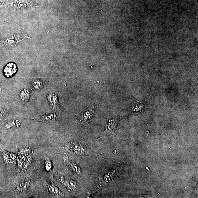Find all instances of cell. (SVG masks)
Segmentation results:
<instances>
[{"label": "cell", "mask_w": 198, "mask_h": 198, "mask_svg": "<svg viewBox=\"0 0 198 198\" xmlns=\"http://www.w3.org/2000/svg\"><path fill=\"white\" fill-rule=\"evenodd\" d=\"M47 100L49 104L53 108H56L58 104V98L56 94L54 92L50 93L47 95Z\"/></svg>", "instance_id": "3957f363"}, {"label": "cell", "mask_w": 198, "mask_h": 198, "mask_svg": "<svg viewBox=\"0 0 198 198\" xmlns=\"http://www.w3.org/2000/svg\"><path fill=\"white\" fill-rule=\"evenodd\" d=\"M17 71V68L15 63H10L7 64L3 70L4 75L7 78L13 76Z\"/></svg>", "instance_id": "6da1fadb"}, {"label": "cell", "mask_w": 198, "mask_h": 198, "mask_svg": "<svg viewBox=\"0 0 198 198\" xmlns=\"http://www.w3.org/2000/svg\"><path fill=\"white\" fill-rule=\"evenodd\" d=\"M32 85L36 90H40L43 87V83L42 80L38 79L34 80L32 83Z\"/></svg>", "instance_id": "5b68a950"}, {"label": "cell", "mask_w": 198, "mask_h": 198, "mask_svg": "<svg viewBox=\"0 0 198 198\" xmlns=\"http://www.w3.org/2000/svg\"><path fill=\"white\" fill-rule=\"evenodd\" d=\"M51 168V163L49 162H48L47 163L46 165V169L47 170L49 171L50 170Z\"/></svg>", "instance_id": "ba28073f"}, {"label": "cell", "mask_w": 198, "mask_h": 198, "mask_svg": "<svg viewBox=\"0 0 198 198\" xmlns=\"http://www.w3.org/2000/svg\"><path fill=\"white\" fill-rule=\"evenodd\" d=\"M96 109L93 106L87 108L81 116L82 120L84 121H88L92 119L96 112Z\"/></svg>", "instance_id": "7a4b0ae2"}, {"label": "cell", "mask_w": 198, "mask_h": 198, "mask_svg": "<svg viewBox=\"0 0 198 198\" xmlns=\"http://www.w3.org/2000/svg\"><path fill=\"white\" fill-rule=\"evenodd\" d=\"M54 115H50L47 116H45V120L47 121H50V120H52V119H53Z\"/></svg>", "instance_id": "52a82bcc"}, {"label": "cell", "mask_w": 198, "mask_h": 198, "mask_svg": "<svg viewBox=\"0 0 198 198\" xmlns=\"http://www.w3.org/2000/svg\"><path fill=\"white\" fill-rule=\"evenodd\" d=\"M49 190L51 193H57L58 192V190L54 186H51L49 187Z\"/></svg>", "instance_id": "8992f818"}, {"label": "cell", "mask_w": 198, "mask_h": 198, "mask_svg": "<svg viewBox=\"0 0 198 198\" xmlns=\"http://www.w3.org/2000/svg\"><path fill=\"white\" fill-rule=\"evenodd\" d=\"M3 116V113L0 110V119H1Z\"/></svg>", "instance_id": "9c48e42d"}, {"label": "cell", "mask_w": 198, "mask_h": 198, "mask_svg": "<svg viewBox=\"0 0 198 198\" xmlns=\"http://www.w3.org/2000/svg\"><path fill=\"white\" fill-rule=\"evenodd\" d=\"M30 92L27 89H24L20 92V98L22 102H28L30 97Z\"/></svg>", "instance_id": "277c9868"}]
</instances>
